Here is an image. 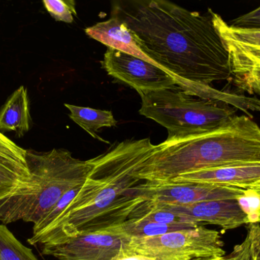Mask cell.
I'll return each mask as SVG.
<instances>
[{"label":"cell","mask_w":260,"mask_h":260,"mask_svg":"<svg viewBox=\"0 0 260 260\" xmlns=\"http://www.w3.org/2000/svg\"><path fill=\"white\" fill-rule=\"evenodd\" d=\"M156 205L182 215L200 225L202 223L214 224L225 230L250 223L248 216L240 205L238 198L212 200L183 206Z\"/></svg>","instance_id":"30bf717a"},{"label":"cell","mask_w":260,"mask_h":260,"mask_svg":"<svg viewBox=\"0 0 260 260\" xmlns=\"http://www.w3.org/2000/svg\"><path fill=\"white\" fill-rule=\"evenodd\" d=\"M221 235L200 225L153 238H132L123 250L156 260H204L225 255Z\"/></svg>","instance_id":"8992f818"},{"label":"cell","mask_w":260,"mask_h":260,"mask_svg":"<svg viewBox=\"0 0 260 260\" xmlns=\"http://www.w3.org/2000/svg\"><path fill=\"white\" fill-rule=\"evenodd\" d=\"M102 66L108 75L133 87L140 96L179 86L175 78L156 64L111 47Z\"/></svg>","instance_id":"52a82bcc"},{"label":"cell","mask_w":260,"mask_h":260,"mask_svg":"<svg viewBox=\"0 0 260 260\" xmlns=\"http://www.w3.org/2000/svg\"><path fill=\"white\" fill-rule=\"evenodd\" d=\"M200 225L194 224H167L142 220L129 219L117 227L120 232L132 239L161 236L172 232L194 228Z\"/></svg>","instance_id":"2e32d148"},{"label":"cell","mask_w":260,"mask_h":260,"mask_svg":"<svg viewBox=\"0 0 260 260\" xmlns=\"http://www.w3.org/2000/svg\"><path fill=\"white\" fill-rule=\"evenodd\" d=\"M31 117L27 91L24 85L17 89L0 109V132L15 131L21 137L30 130Z\"/></svg>","instance_id":"4fadbf2b"},{"label":"cell","mask_w":260,"mask_h":260,"mask_svg":"<svg viewBox=\"0 0 260 260\" xmlns=\"http://www.w3.org/2000/svg\"><path fill=\"white\" fill-rule=\"evenodd\" d=\"M233 75L241 90L260 95V68L253 67Z\"/></svg>","instance_id":"603a6c76"},{"label":"cell","mask_w":260,"mask_h":260,"mask_svg":"<svg viewBox=\"0 0 260 260\" xmlns=\"http://www.w3.org/2000/svg\"><path fill=\"white\" fill-rule=\"evenodd\" d=\"M260 163V128L247 116H235L212 131L167 139L136 172L144 182L167 183L204 169Z\"/></svg>","instance_id":"3957f363"},{"label":"cell","mask_w":260,"mask_h":260,"mask_svg":"<svg viewBox=\"0 0 260 260\" xmlns=\"http://www.w3.org/2000/svg\"><path fill=\"white\" fill-rule=\"evenodd\" d=\"M149 138L127 140L91 159L92 169L62 215L27 240L30 245H53L83 234L121 225L146 201L139 192L138 169L154 151Z\"/></svg>","instance_id":"7a4b0ae2"},{"label":"cell","mask_w":260,"mask_h":260,"mask_svg":"<svg viewBox=\"0 0 260 260\" xmlns=\"http://www.w3.org/2000/svg\"><path fill=\"white\" fill-rule=\"evenodd\" d=\"M118 227L83 234L53 245L42 246V253L56 260H112L129 244Z\"/></svg>","instance_id":"ba28073f"},{"label":"cell","mask_w":260,"mask_h":260,"mask_svg":"<svg viewBox=\"0 0 260 260\" xmlns=\"http://www.w3.org/2000/svg\"><path fill=\"white\" fill-rule=\"evenodd\" d=\"M85 32L89 38L99 41L108 47L134 55L154 64L143 52L141 51L129 27L116 17L112 16L108 21L96 23L85 28Z\"/></svg>","instance_id":"7c38bea8"},{"label":"cell","mask_w":260,"mask_h":260,"mask_svg":"<svg viewBox=\"0 0 260 260\" xmlns=\"http://www.w3.org/2000/svg\"><path fill=\"white\" fill-rule=\"evenodd\" d=\"M36 186L29 170L0 162V201Z\"/></svg>","instance_id":"9a60e30c"},{"label":"cell","mask_w":260,"mask_h":260,"mask_svg":"<svg viewBox=\"0 0 260 260\" xmlns=\"http://www.w3.org/2000/svg\"><path fill=\"white\" fill-rule=\"evenodd\" d=\"M212 21L225 45L260 50V31L234 28L218 14L209 9Z\"/></svg>","instance_id":"e0dca14e"},{"label":"cell","mask_w":260,"mask_h":260,"mask_svg":"<svg viewBox=\"0 0 260 260\" xmlns=\"http://www.w3.org/2000/svg\"><path fill=\"white\" fill-rule=\"evenodd\" d=\"M204 183L250 190L260 184V163L232 165L180 176L167 183Z\"/></svg>","instance_id":"8fae6325"},{"label":"cell","mask_w":260,"mask_h":260,"mask_svg":"<svg viewBox=\"0 0 260 260\" xmlns=\"http://www.w3.org/2000/svg\"><path fill=\"white\" fill-rule=\"evenodd\" d=\"M0 260H39L5 224H0Z\"/></svg>","instance_id":"d6986e66"},{"label":"cell","mask_w":260,"mask_h":260,"mask_svg":"<svg viewBox=\"0 0 260 260\" xmlns=\"http://www.w3.org/2000/svg\"><path fill=\"white\" fill-rule=\"evenodd\" d=\"M112 260H156L154 258L148 256H141V255L126 254L122 250L121 253Z\"/></svg>","instance_id":"d4e9b609"},{"label":"cell","mask_w":260,"mask_h":260,"mask_svg":"<svg viewBox=\"0 0 260 260\" xmlns=\"http://www.w3.org/2000/svg\"><path fill=\"white\" fill-rule=\"evenodd\" d=\"M112 16L126 24L141 51L175 78L183 91L241 106L242 96L210 86L229 80L233 73L209 10L202 15L165 0H133L117 3Z\"/></svg>","instance_id":"6da1fadb"},{"label":"cell","mask_w":260,"mask_h":260,"mask_svg":"<svg viewBox=\"0 0 260 260\" xmlns=\"http://www.w3.org/2000/svg\"><path fill=\"white\" fill-rule=\"evenodd\" d=\"M26 162L36 188L0 201V222L5 225L18 221L38 224L67 192L84 184L92 169L90 160L75 158L65 149L27 150Z\"/></svg>","instance_id":"277c9868"},{"label":"cell","mask_w":260,"mask_h":260,"mask_svg":"<svg viewBox=\"0 0 260 260\" xmlns=\"http://www.w3.org/2000/svg\"><path fill=\"white\" fill-rule=\"evenodd\" d=\"M140 96L139 113L167 128V139L212 131L236 116V109L229 104L192 96L179 86Z\"/></svg>","instance_id":"5b68a950"},{"label":"cell","mask_w":260,"mask_h":260,"mask_svg":"<svg viewBox=\"0 0 260 260\" xmlns=\"http://www.w3.org/2000/svg\"><path fill=\"white\" fill-rule=\"evenodd\" d=\"M146 201L160 206H189L212 200L239 198L244 189L204 183H154L143 182L139 187Z\"/></svg>","instance_id":"9c48e42d"},{"label":"cell","mask_w":260,"mask_h":260,"mask_svg":"<svg viewBox=\"0 0 260 260\" xmlns=\"http://www.w3.org/2000/svg\"><path fill=\"white\" fill-rule=\"evenodd\" d=\"M250 190L253 191L257 198V206L255 212L254 224L260 223V184Z\"/></svg>","instance_id":"484cf974"},{"label":"cell","mask_w":260,"mask_h":260,"mask_svg":"<svg viewBox=\"0 0 260 260\" xmlns=\"http://www.w3.org/2000/svg\"><path fill=\"white\" fill-rule=\"evenodd\" d=\"M65 106L70 110V118L75 123L79 125L94 138L109 143V142L98 135V131L105 127L111 128L117 125V122L114 119L112 111L76 106L67 103Z\"/></svg>","instance_id":"5bb4252c"},{"label":"cell","mask_w":260,"mask_h":260,"mask_svg":"<svg viewBox=\"0 0 260 260\" xmlns=\"http://www.w3.org/2000/svg\"><path fill=\"white\" fill-rule=\"evenodd\" d=\"M204 260H260V225L250 224L245 239L229 254Z\"/></svg>","instance_id":"ac0fdd59"},{"label":"cell","mask_w":260,"mask_h":260,"mask_svg":"<svg viewBox=\"0 0 260 260\" xmlns=\"http://www.w3.org/2000/svg\"><path fill=\"white\" fill-rule=\"evenodd\" d=\"M43 4L56 21L72 23L74 21L73 15H77L76 2L73 0H44Z\"/></svg>","instance_id":"7402d4cb"},{"label":"cell","mask_w":260,"mask_h":260,"mask_svg":"<svg viewBox=\"0 0 260 260\" xmlns=\"http://www.w3.org/2000/svg\"><path fill=\"white\" fill-rule=\"evenodd\" d=\"M229 25L234 28L260 31V6L252 12L232 20Z\"/></svg>","instance_id":"cb8c5ba5"},{"label":"cell","mask_w":260,"mask_h":260,"mask_svg":"<svg viewBox=\"0 0 260 260\" xmlns=\"http://www.w3.org/2000/svg\"><path fill=\"white\" fill-rule=\"evenodd\" d=\"M26 151L27 150L18 146L0 132V162L28 170Z\"/></svg>","instance_id":"44dd1931"},{"label":"cell","mask_w":260,"mask_h":260,"mask_svg":"<svg viewBox=\"0 0 260 260\" xmlns=\"http://www.w3.org/2000/svg\"><path fill=\"white\" fill-rule=\"evenodd\" d=\"M225 46L229 50L233 74L253 67L260 68V50Z\"/></svg>","instance_id":"ffe728a7"}]
</instances>
